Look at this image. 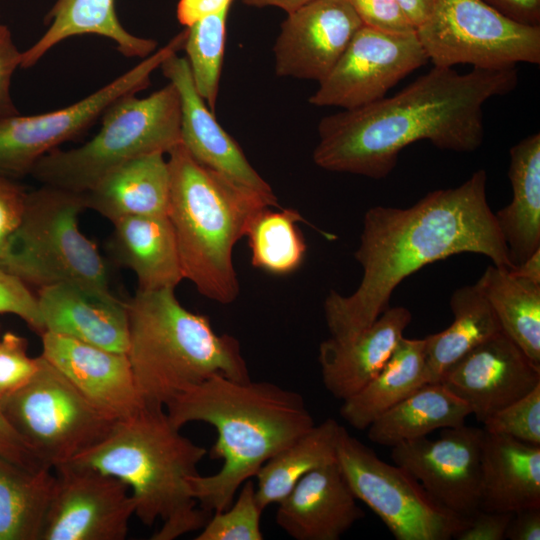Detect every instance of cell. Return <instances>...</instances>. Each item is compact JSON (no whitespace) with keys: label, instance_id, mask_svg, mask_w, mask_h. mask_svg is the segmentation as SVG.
Masks as SVG:
<instances>
[{"label":"cell","instance_id":"obj_1","mask_svg":"<svg viewBox=\"0 0 540 540\" xmlns=\"http://www.w3.org/2000/svg\"><path fill=\"white\" fill-rule=\"evenodd\" d=\"M486 184L479 169L458 187L431 191L408 208H369L354 252L361 282L347 296L331 290L324 301L330 337L348 340L369 328L389 308L395 288L427 264L468 252L514 269Z\"/></svg>","mask_w":540,"mask_h":540},{"label":"cell","instance_id":"obj_16","mask_svg":"<svg viewBox=\"0 0 540 540\" xmlns=\"http://www.w3.org/2000/svg\"><path fill=\"white\" fill-rule=\"evenodd\" d=\"M439 382L483 423L540 385V366L501 331L450 366Z\"/></svg>","mask_w":540,"mask_h":540},{"label":"cell","instance_id":"obj_28","mask_svg":"<svg viewBox=\"0 0 540 540\" xmlns=\"http://www.w3.org/2000/svg\"><path fill=\"white\" fill-rule=\"evenodd\" d=\"M469 415L468 404L441 382L426 383L374 420L367 437L373 443L393 447L437 429L461 426Z\"/></svg>","mask_w":540,"mask_h":540},{"label":"cell","instance_id":"obj_3","mask_svg":"<svg viewBox=\"0 0 540 540\" xmlns=\"http://www.w3.org/2000/svg\"><path fill=\"white\" fill-rule=\"evenodd\" d=\"M165 410L179 429L199 421L217 431L210 456L223 461L221 469L190 479L193 497L208 513L227 509L245 481L315 425L301 394L272 382L220 374L184 390Z\"/></svg>","mask_w":540,"mask_h":540},{"label":"cell","instance_id":"obj_44","mask_svg":"<svg viewBox=\"0 0 540 540\" xmlns=\"http://www.w3.org/2000/svg\"><path fill=\"white\" fill-rule=\"evenodd\" d=\"M0 456L31 471L52 469L20 437L0 406Z\"/></svg>","mask_w":540,"mask_h":540},{"label":"cell","instance_id":"obj_43","mask_svg":"<svg viewBox=\"0 0 540 540\" xmlns=\"http://www.w3.org/2000/svg\"><path fill=\"white\" fill-rule=\"evenodd\" d=\"M513 516L510 512L479 509L454 536L456 540H503Z\"/></svg>","mask_w":540,"mask_h":540},{"label":"cell","instance_id":"obj_42","mask_svg":"<svg viewBox=\"0 0 540 540\" xmlns=\"http://www.w3.org/2000/svg\"><path fill=\"white\" fill-rule=\"evenodd\" d=\"M26 197L14 179L0 176V254L22 221Z\"/></svg>","mask_w":540,"mask_h":540},{"label":"cell","instance_id":"obj_37","mask_svg":"<svg viewBox=\"0 0 540 540\" xmlns=\"http://www.w3.org/2000/svg\"><path fill=\"white\" fill-rule=\"evenodd\" d=\"M488 433L540 446V385L483 422Z\"/></svg>","mask_w":540,"mask_h":540},{"label":"cell","instance_id":"obj_11","mask_svg":"<svg viewBox=\"0 0 540 540\" xmlns=\"http://www.w3.org/2000/svg\"><path fill=\"white\" fill-rule=\"evenodd\" d=\"M336 459L350 489L397 540H450L467 520L438 505L404 468L339 429Z\"/></svg>","mask_w":540,"mask_h":540},{"label":"cell","instance_id":"obj_38","mask_svg":"<svg viewBox=\"0 0 540 540\" xmlns=\"http://www.w3.org/2000/svg\"><path fill=\"white\" fill-rule=\"evenodd\" d=\"M28 354V341L13 332L0 337V399L24 386L38 369Z\"/></svg>","mask_w":540,"mask_h":540},{"label":"cell","instance_id":"obj_13","mask_svg":"<svg viewBox=\"0 0 540 540\" xmlns=\"http://www.w3.org/2000/svg\"><path fill=\"white\" fill-rule=\"evenodd\" d=\"M427 62L416 31L398 34L363 25L309 102L343 110L371 104Z\"/></svg>","mask_w":540,"mask_h":540},{"label":"cell","instance_id":"obj_6","mask_svg":"<svg viewBox=\"0 0 540 540\" xmlns=\"http://www.w3.org/2000/svg\"><path fill=\"white\" fill-rule=\"evenodd\" d=\"M166 155L170 171L167 216L184 279L204 297L231 304L240 294L234 246L244 237L252 216L273 206L259 194L200 164L181 143Z\"/></svg>","mask_w":540,"mask_h":540},{"label":"cell","instance_id":"obj_21","mask_svg":"<svg viewBox=\"0 0 540 540\" xmlns=\"http://www.w3.org/2000/svg\"><path fill=\"white\" fill-rule=\"evenodd\" d=\"M364 516L336 460L303 476L278 503L275 520L296 540H338Z\"/></svg>","mask_w":540,"mask_h":540},{"label":"cell","instance_id":"obj_51","mask_svg":"<svg viewBox=\"0 0 540 540\" xmlns=\"http://www.w3.org/2000/svg\"><path fill=\"white\" fill-rule=\"evenodd\" d=\"M1 337V336H0Z\"/></svg>","mask_w":540,"mask_h":540},{"label":"cell","instance_id":"obj_23","mask_svg":"<svg viewBox=\"0 0 540 540\" xmlns=\"http://www.w3.org/2000/svg\"><path fill=\"white\" fill-rule=\"evenodd\" d=\"M540 508V446L484 430L480 509Z\"/></svg>","mask_w":540,"mask_h":540},{"label":"cell","instance_id":"obj_47","mask_svg":"<svg viewBox=\"0 0 540 540\" xmlns=\"http://www.w3.org/2000/svg\"><path fill=\"white\" fill-rule=\"evenodd\" d=\"M233 0H179L177 19L185 27L210 14L230 9Z\"/></svg>","mask_w":540,"mask_h":540},{"label":"cell","instance_id":"obj_39","mask_svg":"<svg viewBox=\"0 0 540 540\" xmlns=\"http://www.w3.org/2000/svg\"><path fill=\"white\" fill-rule=\"evenodd\" d=\"M0 314L21 318L33 331L44 332L37 295L0 264Z\"/></svg>","mask_w":540,"mask_h":540},{"label":"cell","instance_id":"obj_12","mask_svg":"<svg viewBox=\"0 0 540 540\" xmlns=\"http://www.w3.org/2000/svg\"><path fill=\"white\" fill-rule=\"evenodd\" d=\"M185 31L125 73L69 106L43 114L18 113L0 118V176L16 180L30 175L40 158L90 128L117 99L146 89L152 73L162 62L183 49Z\"/></svg>","mask_w":540,"mask_h":540},{"label":"cell","instance_id":"obj_18","mask_svg":"<svg viewBox=\"0 0 540 540\" xmlns=\"http://www.w3.org/2000/svg\"><path fill=\"white\" fill-rule=\"evenodd\" d=\"M160 69L179 95L181 106V144L205 167L233 183L281 207L273 189L254 169L239 144L217 122L214 112L198 94L185 57L173 53Z\"/></svg>","mask_w":540,"mask_h":540},{"label":"cell","instance_id":"obj_50","mask_svg":"<svg viewBox=\"0 0 540 540\" xmlns=\"http://www.w3.org/2000/svg\"><path fill=\"white\" fill-rule=\"evenodd\" d=\"M314 0H242L245 5L253 7H277L285 11L287 14L299 9L305 4Z\"/></svg>","mask_w":540,"mask_h":540},{"label":"cell","instance_id":"obj_20","mask_svg":"<svg viewBox=\"0 0 540 540\" xmlns=\"http://www.w3.org/2000/svg\"><path fill=\"white\" fill-rule=\"evenodd\" d=\"M37 300L44 332L126 354L127 303L114 296L110 289L88 283L61 282L40 289Z\"/></svg>","mask_w":540,"mask_h":540},{"label":"cell","instance_id":"obj_27","mask_svg":"<svg viewBox=\"0 0 540 540\" xmlns=\"http://www.w3.org/2000/svg\"><path fill=\"white\" fill-rule=\"evenodd\" d=\"M509 153L512 200L494 215L516 267L540 249V133L520 140Z\"/></svg>","mask_w":540,"mask_h":540},{"label":"cell","instance_id":"obj_4","mask_svg":"<svg viewBox=\"0 0 540 540\" xmlns=\"http://www.w3.org/2000/svg\"><path fill=\"white\" fill-rule=\"evenodd\" d=\"M207 449L180 433L165 408L144 405L116 421L97 445L69 462L97 469L128 485L135 514L146 526L161 520L153 540L202 529L210 513L192 495L190 479Z\"/></svg>","mask_w":540,"mask_h":540},{"label":"cell","instance_id":"obj_2","mask_svg":"<svg viewBox=\"0 0 540 540\" xmlns=\"http://www.w3.org/2000/svg\"><path fill=\"white\" fill-rule=\"evenodd\" d=\"M517 83L515 67L459 73L433 66L391 97L322 118L313 161L327 171L382 179L417 141L473 152L484 139L483 106Z\"/></svg>","mask_w":540,"mask_h":540},{"label":"cell","instance_id":"obj_32","mask_svg":"<svg viewBox=\"0 0 540 540\" xmlns=\"http://www.w3.org/2000/svg\"><path fill=\"white\" fill-rule=\"evenodd\" d=\"M341 425L328 418L267 460L256 474V499L264 510L283 500L310 471L335 462Z\"/></svg>","mask_w":540,"mask_h":540},{"label":"cell","instance_id":"obj_31","mask_svg":"<svg viewBox=\"0 0 540 540\" xmlns=\"http://www.w3.org/2000/svg\"><path fill=\"white\" fill-rule=\"evenodd\" d=\"M477 283L502 331L540 366V284L493 264Z\"/></svg>","mask_w":540,"mask_h":540},{"label":"cell","instance_id":"obj_34","mask_svg":"<svg viewBox=\"0 0 540 540\" xmlns=\"http://www.w3.org/2000/svg\"><path fill=\"white\" fill-rule=\"evenodd\" d=\"M304 222L312 227L295 209L265 207L257 211L247 224V237L251 264L268 274L284 276L299 269L306 255L307 245L297 226ZM326 239L336 236L319 230Z\"/></svg>","mask_w":540,"mask_h":540},{"label":"cell","instance_id":"obj_14","mask_svg":"<svg viewBox=\"0 0 540 540\" xmlns=\"http://www.w3.org/2000/svg\"><path fill=\"white\" fill-rule=\"evenodd\" d=\"M55 482L40 540H123L135 502L120 479L66 462L53 468Z\"/></svg>","mask_w":540,"mask_h":540},{"label":"cell","instance_id":"obj_7","mask_svg":"<svg viewBox=\"0 0 540 540\" xmlns=\"http://www.w3.org/2000/svg\"><path fill=\"white\" fill-rule=\"evenodd\" d=\"M101 119L100 130L88 142L50 151L30 175L42 185L85 194L118 166L147 154H167L181 143L180 99L170 82L147 97L117 99Z\"/></svg>","mask_w":540,"mask_h":540},{"label":"cell","instance_id":"obj_30","mask_svg":"<svg viewBox=\"0 0 540 540\" xmlns=\"http://www.w3.org/2000/svg\"><path fill=\"white\" fill-rule=\"evenodd\" d=\"M454 316L445 330L424 338V356L429 383L472 349L502 331L499 321L476 282L456 289L450 299Z\"/></svg>","mask_w":540,"mask_h":540},{"label":"cell","instance_id":"obj_49","mask_svg":"<svg viewBox=\"0 0 540 540\" xmlns=\"http://www.w3.org/2000/svg\"><path fill=\"white\" fill-rule=\"evenodd\" d=\"M511 271L519 277L540 284V249Z\"/></svg>","mask_w":540,"mask_h":540},{"label":"cell","instance_id":"obj_17","mask_svg":"<svg viewBox=\"0 0 540 540\" xmlns=\"http://www.w3.org/2000/svg\"><path fill=\"white\" fill-rule=\"evenodd\" d=\"M363 25L346 0H314L287 14L273 47L276 74L319 83Z\"/></svg>","mask_w":540,"mask_h":540},{"label":"cell","instance_id":"obj_45","mask_svg":"<svg viewBox=\"0 0 540 540\" xmlns=\"http://www.w3.org/2000/svg\"><path fill=\"white\" fill-rule=\"evenodd\" d=\"M511 20L540 26V0H482Z\"/></svg>","mask_w":540,"mask_h":540},{"label":"cell","instance_id":"obj_9","mask_svg":"<svg viewBox=\"0 0 540 540\" xmlns=\"http://www.w3.org/2000/svg\"><path fill=\"white\" fill-rule=\"evenodd\" d=\"M33 377L0 399L9 423L52 469L86 452L111 431V419L42 355Z\"/></svg>","mask_w":540,"mask_h":540},{"label":"cell","instance_id":"obj_15","mask_svg":"<svg viewBox=\"0 0 540 540\" xmlns=\"http://www.w3.org/2000/svg\"><path fill=\"white\" fill-rule=\"evenodd\" d=\"M484 429L465 424L444 428L440 437L391 447L394 464L409 472L442 508L468 520L480 509Z\"/></svg>","mask_w":540,"mask_h":540},{"label":"cell","instance_id":"obj_26","mask_svg":"<svg viewBox=\"0 0 540 540\" xmlns=\"http://www.w3.org/2000/svg\"><path fill=\"white\" fill-rule=\"evenodd\" d=\"M46 31L28 49L22 51L21 68L36 65L62 41L80 35H98L110 39L118 51L144 59L156 51L153 39L131 34L120 23L115 0H56L45 19Z\"/></svg>","mask_w":540,"mask_h":540},{"label":"cell","instance_id":"obj_46","mask_svg":"<svg viewBox=\"0 0 540 540\" xmlns=\"http://www.w3.org/2000/svg\"><path fill=\"white\" fill-rule=\"evenodd\" d=\"M505 539L539 540L540 508H527L513 513L506 529Z\"/></svg>","mask_w":540,"mask_h":540},{"label":"cell","instance_id":"obj_24","mask_svg":"<svg viewBox=\"0 0 540 540\" xmlns=\"http://www.w3.org/2000/svg\"><path fill=\"white\" fill-rule=\"evenodd\" d=\"M112 224V254L135 274L139 290L175 289L184 279L167 214L130 216Z\"/></svg>","mask_w":540,"mask_h":540},{"label":"cell","instance_id":"obj_41","mask_svg":"<svg viewBox=\"0 0 540 540\" xmlns=\"http://www.w3.org/2000/svg\"><path fill=\"white\" fill-rule=\"evenodd\" d=\"M21 56L11 30L0 24V118L19 113L11 95V84L15 71L21 68Z\"/></svg>","mask_w":540,"mask_h":540},{"label":"cell","instance_id":"obj_19","mask_svg":"<svg viewBox=\"0 0 540 540\" xmlns=\"http://www.w3.org/2000/svg\"><path fill=\"white\" fill-rule=\"evenodd\" d=\"M40 336L41 355L105 415L119 421L144 406L125 353L51 332Z\"/></svg>","mask_w":540,"mask_h":540},{"label":"cell","instance_id":"obj_33","mask_svg":"<svg viewBox=\"0 0 540 540\" xmlns=\"http://www.w3.org/2000/svg\"><path fill=\"white\" fill-rule=\"evenodd\" d=\"M52 469L31 471L0 456V540H40Z\"/></svg>","mask_w":540,"mask_h":540},{"label":"cell","instance_id":"obj_10","mask_svg":"<svg viewBox=\"0 0 540 540\" xmlns=\"http://www.w3.org/2000/svg\"><path fill=\"white\" fill-rule=\"evenodd\" d=\"M416 34L436 67L505 69L540 63V26L515 22L482 0H434Z\"/></svg>","mask_w":540,"mask_h":540},{"label":"cell","instance_id":"obj_29","mask_svg":"<svg viewBox=\"0 0 540 540\" xmlns=\"http://www.w3.org/2000/svg\"><path fill=\"white\" fill-rule=\"evenodd\" d=\"M424 338L404 336L379 373L360 391L342 401L341 417L352 427L365 430L379 416L429 383Z\"/></svg>","mask_w":540,"mask_h":540},{"label":"cell","instance_id":"obj_22","mask_svg":"<svg viewBox=\"0 0 540 540\" xmlns=\"http://www.w3.org/2000/svg\"><path fill=\"white\" fill-rule=\"evenodd\" d=\"M411 319L407 308L389 307L355 337L323 341L318 362L327 391L342 401L360 391L389 360Z\"/></svg>","mask_w":540,"mask_h":540},{"label":"cell","instance_id":"obj_40","mask_svg":"<svg viewBox=\"0 0 540 540\" xmlns=\"http://www.w3.org/2000/svg\"><path fill=\"white\" fill-rule=\"evenodd\" d=\"M346 1L366 26L398 34H407L416 31L397 0Z\"/></svg>","mask_w":540,"mask_h":540},{"label":"cell","instance_id":"obj_35","mask_svg":"<svg viewBox=\"0 0 540 540\" xmlns=\"http://www.w3.org/2000/svg\"><path fill=\"white\" fill-rule=\"evenodd\" d=\"M229 9L200 18L187 26L183 49L198 94L214 112L223 64Z\"/></svg>","mask_w":540,"mask_h":540},{"label":"cell","instance_id":"obj_36","mask_svg":"<svg viewBox=\"0 0 540 540\" xmlns=\"http://www.w3.org/2000/svg\"><path fill=\"white\" fill-rule=\"evenodd\" d=\"M252 479L240 487L236 502L215 512L201 529L196 540H262L261 515Z\"/></svg>","mask_w":540,"mask_h":540},{"label":"cell","instance_id":"obj_25","mask_svg":"<svg viewBox=\"0 0 540 540\" xmlns=\"http://www.w3.org/2000/svg\"><path fill=\"white\" fill-rule=\"evenodd\" d=\"M165 155L140 156L110 171L84 194L87 209L111 223L130 216L167 214L170 171Z\"/></svg>","mask_w":540,"mask_h":540},{"label":"cell","instance_id":"obj_48","mask_svg":"<svg viewBox=\"0 0 540 540\" xmlns=\"http://www.w3.org/2000/svg\"><path fill=\"white\" fill-rule=\"evenodd\" d=\"M397 2L415 29L426 20L434 4V0H397Z\"/></svg>","mask_w":540,"mask_h":540},{"label":"cell","instance_id":"obj_5","mask_svg":"<svg viewBox=\"0 0 540 540\" xmlns=\"http://www.w3.org/2000/svg\"><path fill=\"white\" fill-rule=\"evenodd\" d=\"M126 355L144 405L165 408L213 375L250 380L239 341L217 334L207 316L185 308L175 289L139 290L127 302Z\"/></svg>","mask_w":540,"mask_h":540},{"label":"cell","instance_id":"obj_8","mask_svg":"<svg viewBox=\"0 0 540 540\" xmlns=\"http://www.w3.org/2000/svg\"><path fill=\"white\" fill-rule=\"evenodd\" d=\"M84 194L50 186L27 193L22 221L0 254V264L39 290L61 282L109 289L105 261L81 232Z\"/></svg>","mask_w":540,"mask_h":540}]
</instances>
